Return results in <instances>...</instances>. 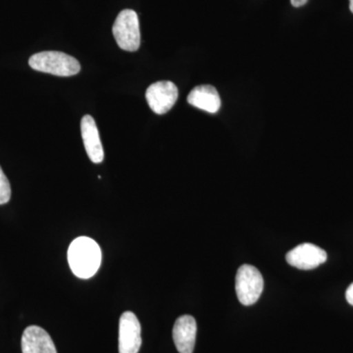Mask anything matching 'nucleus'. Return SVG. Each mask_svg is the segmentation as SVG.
I'll return each instance as SVG.
<instances>
[{"mask_svg":"<svg viewBox=\"0 0 353 353\" xmlns=\"http://www.w3.org/2000/svg\"><path fill=\"white\" fill-rule=\"evenodd\" d=\"M81 132H82L83 145L90 161L95 164L101 163L104 159L103 146L99 138V129L92 116H83L81 121Z\"/></svg>","mask_w":353,"mask_h":353,"instance_id":"obj_10","label":"nucleus"},{"mask_svg":"<svg viewBox=\"0 0 353 353\" xmlns=\"http://www.w3.org/2000/svg\"><path fill=\"white\" fill-rule=\"evenodd\" d=\"M290 2H292V6L294 7H301L305 6L308 0H290Z\"/></svg>","mask_w":353,"mask_h":353,"instance_id":"obj_14","label":"nucleus"},{"mask_svg":"<svg viewBox=\"0 0 353 353\" xmlns=\"http://www.w3.org/2000/svg\"><path fill=\"white\" fill-rule=\"evenodd\" d=\"M141 347V323L134 313L126 311L119 322V353H139Z\"/></svg>","mask_w":353,"mask_h":353,"instance_id":"obj_6","label":"nucleus"},{"mask_svg":"<svg viewBox=\"0 0 353 353\" xmlns=\"http://www.w3.org/2000/svg\"><path fill=\"white\" fill-rule=\"evenodd\" d=\"M350 9L353 13V0H350Z\"/></svg>","mask_w":353,"mask_h":353,"instance_id":"obj_15","label":"nucleus"},{"mask_svg":"<svg viewBox=\"0 0 353 353\" xmlns=\"http://www.w3.org/2000/svg\"><path fill=\"white\" fill-rule=\"evenodd\" d=\"M345 297H347V303L353 306V283L348 287L347 292H345Z\"/></svg>","mask_w":353,"mask_h":353,"instance_id":"obj_13","label":"nucleus"},{"mask_svg":"<svg viewBox=\"0 0 353 353\" xmlns=\"http://www.w3.org/2000/svg\"><path fill=\"white\" fill-rule=\"evenodd\" d=\"M188 102L194 108L211 114L217 113L221 108L220 95L217 90L210 85L194 88L188 97Z\"/></svg>","mask_w":353,"mask_h":353,"instance_id":"obj_11","label":"nucleus"},{"mask_svg":"<svg viewBox=\"0 0 353 353\" xmlns=\"http://www.w3.org/2000/svg\"><path fill=\"white\" fill-rule=\"evenodd\" d=\"M11 199V185L8 179L0 167V205L9 202Z\"/></svg>","mask_w":353,"mask_h":353,"instance_id":"obj_12","label":"nucleus"},{"mask_svg":"<svg viewBox=\"0 0 353 353\" xmlns=\"http://www.w3.org/2000/svg\"><path fill=\"white\" fill-rule=\"evenodd\" d=\"M29 65L36 71L59 77L75 76L81 71L80 62L75 57L59 51L36 53L30 58Z\"/></svg>","mask_w":353,"mask_h":353,"instance_id":"obj_2","label":"nucleus"},{"mask_svg":"<svg viewBox=\"0 0 353 353\" xmlns=\"http://www.w3.org/2000/svg\"><path fill=\"white\" fill-rule=\"evenodd\" d=\"M178 97V88L170 81H160L152 83L145 92L148 105L158 115H163L171 110L175 105Z\"/></svg>","mask_w":353,"mask_h":353,"instance_id":"obj_5","label":"nucleus"},{"mask_svg":"<svg viewBox=\"0 0 353 353\" xmlns=\"http://www.w3.org/2000/svg\"><path fill=\"white\" fill-rule=\"evenodd\" d=\"M288 263L301 270H312L327 261V253L312 243H301L290 250L285 256Z\"/></svg>","mask_w":353,"mask_h":353,"instance_id":"obj_7","label":"nucleus"},{"mask_svg":"<svg viewBox=\"0 0 353 353\" xmlns=\"http://www.w3.org/2000/svg\"><path fill=\"white\" fill-rule=\"evenodd\" d=\"M196 332V321L192 316L183 315L176 319L173 328V340L179 352H194Z\"/></svg>","mask_w":353,"mask_h":353,"instance_id":"obj_8","label":"nucleus"},{"mask_svg":"<svg viewBox=\"0 0 353 353\" xmlns=\"http://www.w3.org/2000/svg\"><path fill=\"white\" fill-rule=\"evenodd\" d=\"M263 287V277L259 269L252 265H241L236 275V292L240 303L245 306L256 303Z\"/></svg>","mask_w":353,"mask_h":353,"instance_id":"obj_4","label":"nucleus"},{"mask_svg":"<svg viewBox=\"0 0 353 353\" xmlns=\"http://www.w3.org/2000/svg\"><path fill=\"white\" fill-rule=\"evenodd\" d=\"M102 253L97 241L87 236H80L72 241L68 250V262L74 275L80 279H90L101 267Z\"/></svg>","mask_w":353,"mask_h":353,"instance_id":"obj_1","label":"nucleus"},{"mask_svg":"<svg viewBox=\"0 0 353 353\" xmlns=\"http://www.w3.org/2000/svg\"><path fill=\"white\" fill-rule=\"evenodd\" d=\"M113 36L121 50L134 52L141 46L139 16L132 9L121 11L113 25Z\"/></svg>","mask_w":353,"mask_h":353,"instance_id":"obj_3","label":"nucleus"},{"mask_svg":"<svg viewBox=\"0 0 353 353\" xmlns=\"http://www.w3.org/2000/svg\"><path fill=\"white\" fill-rule=\"evenodd\" d=\"M23 353H57L50 334L39 326H30L21 340Z\"/></svg>","mask_w":353,"mask_h":353,"instance_id":"obj_9","label":"nucleus"}]
</instances>
